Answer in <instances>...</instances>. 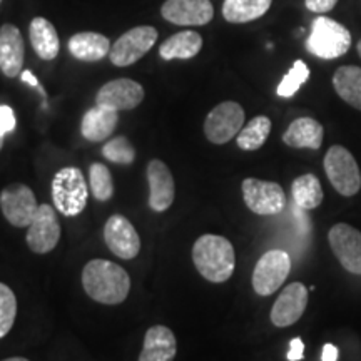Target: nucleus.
Listing matches in <instances>:
<instances>
[{
  "mask_svg": "<svg viewBox=\"0 0 361 361\" xmlns=\"http://www.w3.org/2000/svg\"><path fill=\"white\" fill-rule=\"evenodd\" d=\"M0 4H2V0H0Z\"/></svg>",
  "mask_w": 361,
  "mask_h": 361,
  "instance_id": "a19ab883",
  "label": "nucleus"
},
{
  "mask_svg": "<svg viewBox=\"0 0 361 361\" xmlns=\"http://www.w3.org/2000/svg\"><path fill=\"white\" fill-rule=\"evenodd\" d=\"M351 47V34L345 25L329 17L318 16L311 24V34L306 39V49L314 57L333 61L345 56Z\"/></svg>",
  "mask_w": 361,
  "mask_h": 361,
  "instance_id": "7ed1b4c3",
  "label": "nucleus"
},
{
  "mask_svg": "<svg viewBox=\"0 0 361 361\" xmlns=\"http://www.w3.org/2000/svg\"><path fill=\"white\" fill-rule=\"evenodd\" d=\"M144 101V87L133 79H116L104 84L96 96L97 106L114 111H133Z\"/></svg>",
  "mask_w": 361,
  "mask_h": 361,
  "instance_id": "dca6fc26",
  "label": "nucleus"
},
{
  "mask_svg": "<svg viewBox=\"0 0 361 361\" xmlns=\"http://www.w3.org/2000/svg\"><path fill=\"white\" fill-rule=\"evenodd\" d=\"M119 114L106 106L92 107L85 112L80 123V133L90 142H102L109 139L117 128Z\"/></svg>",
  "mask_w": 361,
  "mask_h": 361,
  "instance_id": "aec40b11",
  "label": "nucleus"
},
{
  "mask_svg": "<svg viewBox=\"0 0 361 361\" xmlns=\"http://www.w3.org/2000/svg\"><path fill=\"white\" fill-rule=\"evenodd\" d=\"M245 109L234 101L221 102L204 121V134L213 144H226L236 137L245 126Z\"/></svg>",
  "mask_w": 361,
  "mask_h": 361,
  "instance_id": "6e6552de",
  "label": "nucleus"
},
{
  "mask_svg": "<svg viewBox=\"0 0 361 361\" xmlns=\"http://www.w3.org/2000/svg\"><path fill=\"white\" fill-rule=\"evenodd\" d=\"M273 0H224L223 17L231 24H247L261 19L269 11Z\"/></svg>",
  "mask_w": 361,
  "mask_h": 361,
  "instance_id": "a878e982",
  "label": "nucleus"
},
{
  "mask_svg": "<svg viewBox=\"0 0 361 361\" xmlns=\"http://www.w3.org/2000/svg\"><path fill=\"white\" fill-rule=\"evenodd\" d=\"M104 241L112 255L121 259H134L141 251V238L128 218L114 214L104 226Z\"/></svg>",
  "mask_w": 361,
  "mask_h": 361,
  "instance_id": "ddd939ff",
  "label": "nucleus"
},
{
  "mask_svg": "<svg viewBox=\"0 0 361 361\" xmlns=\"http://www.w3.org/2000/svg\"><path fill=\"white\" fill-rule=\"evenodd\" d=\"M17 316V298L7 284L0 283V340L8 335Z\"/></svg>",
  "mask_w": 361,
  "mask_h": 361,
  "instance_id": "2f4dec72",
  "label": "nucleus"
},
{
  "mask_svg": "<svg viewBox=\"0 0 361 361\" xmlns=\"http://www.w3.org/2000/svg\"><path fill=\"white\" fill-rule=\"evenodd\" d=\"M146 174L149 183V207L156 213H164L173 204L176 196L173 174L159 159L149 162Z\"/></svg>",
  "mask_w": 361,
  "mask_h": 361,
  "instance_id": "f3484780",
  "label": "nucleus"
},
{
  "mask_svg": "<svg viewBox=\"0 0 361 361\" xmlns=\"http://www.w3.org/2000/svg\"><path fill=\"white\" fill-rule=\"evenodd\" d=\"M2 361H30V360L22 358V356H13V358H7V360H2Z\"/></svg>",
  "mask_w": 361,
  "mask_h": 361,
  "instance_id": "4c0bfd02",
  "label": "nucleus"
},
{
  "mask_svg": "<svg viewBox=\"0 0 361 361\" xmlns=\"http://www.w3.org/2000/svg\"><path fill=\"white\" fill-rule=\"evenodd\" d=\"M30 44L35 54L42 61H54L61 51V42H59V34L52 22L44 17H34L29 27Z\"/></svg>",
  "mask_w": 361,
  "mask_h": 361,
  "instance_id": "5701e85b",
  "label": "nucleus"
},
{
  "mask_svg": "<svg viewBox=\"0 0 361 361\" xmlns=\"http://www.w3.org/2000/svg\"><path fill=\"white\" fill-rule=\"evenodd\" d=\"M192 263L211 283H224L233 276L236 252L228 239L218 234H202L192 246Z\"/></svg>",
  "mask_w": 361,
  "mask_h": 361,
  "instance_id": "f03ea898",
  "label": "nucleus"
},
{
  "mask_svg": "<svg viewBox=\"0 0 361 361\" xmlns=\"http://www.w3.org/2000/svg\"><path fill=\"white\" fill-rule=\"evenodd\" d=\"M323 166L331 186L341 196L351 197L360 191L361 173L358 162L348 149L343 146H331L324 156Z\"/></svg>",
  "mask_w": 361,
  "mask_h": 361,
  "instance_id": "39448f33",
  "label": "nucleus"
},
{
  "mask_svg": "<svg viewBox=\"0 0 361 361\" xmlns=\"http://www.w3.org/2000/svg\"><path fill=\"white\" fill-rule=\"evenodd\" d=\"M333 87L343 101L361 111V67H338L333 75Z\"/></svg>",
  "mask_w": 361,
  "mask_h": 361,
  "instance_id": "393cba45",
  "label": "nucleus"
},
{
  "mask_svg": "<svg viewBox=\"0 0 361 361\" xmlns=\"http://www.w3.org/2000/svg\"><path fill=\"white\" fill-rule=\"evenodd\" d=\"M27 246L35 255H47L61 241V224L56 209L49 204H39L35 218L27 228Z\"/></svg>",
  "mask_w": 361,
  "mask_h": 361,
  "instance_id": "9b49d317",
  "label": "nucleus"
},
{
  "mask_svg": "<svg viewBox=\"0 0 361 361\" xmlns=\"http://www.w3.org/2000/svg\"><path fill=\"white\" fill-rule=\"evenodd\" d=\"M328 241L343 268L351 274H361V231L338 223L329 229Z\"/></svg>",
  "mask_w": 361,
  "mask_h": 361,
  "instance_id": "f8f14e48",
  "label": "nucleus"
},
{
  "mask_svg": "<svg viewBox=\"0 0 361 361\" xmlns=\"http://www.w3.org/2000/svg\"><path fill=\"white\" fill-rule=\"evenodd\" d=\"M322 360L323 361H338V348L331 343L323 346V353H322Z\"/></svg>",
  "mask_w": 361,
  "mask_h": 361,
  "instance_id": "e433bc0d",
  "label": "nucleus"
},
{
  "mask_svg": "<svg viewBox=\"0 0 361 361\" xmlns=\"http://www.w3.org/2000/svg\"><path fill=\"white\" fill-rule=\"evenodd\" d=\"M245 204L255 214L276 216L286 206V194L278 183L247 178L241 184Z\"/></svg>",
  "mask_w": 361,
  "mask_h": 361,
  "instance_id": "1a4fd4ad",
  "label": "nucleus"
},
{
  "mask_svg": "<svg viewBox=\"0 0 361 361\" xmlns=\"http://www.w3.org/2000/svg\"><path fill=\"white\" fill-rule=\"evenodd\" d=\"M291 271V258L286 251L271 250L258 259L252 271V288L256 295L269 296L286 281Z\"/></svg>",
  "mask_w": 361,
  "mask_h": 361,
  "instance_id": "423d86ee",
  "label": "nucleus"
},
{
  "mask_svg": "<svg viewBox=\"0 0 361 361\" xmlns=\"http://www.w3.org/2000/svg\"><path fill=\"white\" fill-rule=\"evenodd\" d=\"M24 39L19 27L4 24L0 27V71L8 79L22 74L24 67Z\"/></svg>",
  "mask_w": 361,
  "mask_h": 361,
  "instance_id": "a211bd4d",
  "label": "nucleus"
},
{
  "mask_svg": "<svg viewBox=\"0 0 361 361\" xmlns=\"http://www.w3.org/2000/svg\"><path fill=\"white\" fill-rule=\"evenodd\" d=\"M20 79H22V82H25V84L32 85V87H35V89H39V92L42 94V96L45 97V92H44V89L40 87V84H39V79L35 78V75L32 74V72H30V71H22V74H20Z\"/></svg>",
  "mask_w": 361,
  "mask_h": 361,
  "instance_id": "c9c22d12",
  "label": "nucleus"
},
{
  "mask_svg": "<svg viewBox=\"0 0 361 361\" xmlns=\"http://www.w3.org/2000/svg\"><path fill=\"white\" fill-rule=\"evenodd\" d=\"M271 133V119L266 116H256L243 126L236 135V144L243 151H258L268 141Z\"/></svg>",
  "mask_w": 361,
  "mask_h": 361,
  "instance_id": "cd10ccee",
  "label": "nucleus"
},
{
  "mask_svg": "<svg viewBox=\"0 0 361 361\" xmlns=\"http://www.w3.org/2000/svg\"><path fill=\"white\" fill-rule=\"evenodd\" d=\"M308 306V290L303 283H291L279 293L271 310V323L278 328L295 324Z\"/></svg>",
  "mask_w": 361,
  "mask_h": 361,
  "instance_id": "2eb2a0df",
  "label": "nucleus"
},
{
  "mask_svg": "<svg viewBox=\"0 0 361 361\" xmlns=\"http://www.w3.org/2000/svg\"><path fill=\"white\" fill-rule=\"evenodd\" d=\"M356 51H358L360 57H361V40H360V42H358V45H356Z\"/></svg>",
  "mask_w": 361,
  "mask_h": 361,
  "instance_id": "ea45409f",
  "label": "nucleus"
},
{
  "mask_svg": "<svg viewBox=\"0 0 361 361\" xmlns=\"http://www.w3.org/2000/svg\"><path fill=\"white\" fill-rule=\"evenodd\" d=\"M4 137H6V135H0V151H2L4 147Z\"/></svg>",
  "mask_w": 361,
  "mask_h": 361,
  "instance_id": "58836bf2",
  "label": "nucleus"
},
{
  "mask_svg": "<svg viewBox=\"0 0 361 361\" xmlns=\"http://www.w3.org/2000/svg\"><path fill=\"white\" fill-rule=\"evenodd\" d=\"M69 52L72 57L82 62H99L109 56L111 40L97 32H79L69 39Z\"/></svg>",
  "mask_w": 361,
  "mask_h": 361,
  "instance_id": "4be33fe9",
  "label": "nucleus"
},
{
  "mask_svg": "<svg viewBox=\"0 0 361 361\" xmlns=\"http://www.w3.org/2000/svg\"><path fill=\"white\" fill-rule=\"evenodd\" d=\"M157 30L152 25H137L121 35L112 44L109 59L116 67H129L154 47Z\"/></svg>",
  "mask_w": 361,
  "mask_h": 361,
  "instance_id": "0eeeda50",
  "label": "nucleus"
},
{
  "mask_svg": "<svg viewBox=\"0 0 361 361\" xmlns=\"http://www.w3.org/2000/svg\"><path fill=\"white\" fill-rule=\"evenodd\" d=\"M310 78V67L303 61H296L279 82L276 92L279 97H293Z\"/></svg>",
  "mask_w": 361,
  "mask_h": 361,
  "instance_id": "7c9ffc66",
  "label": "nucleus"
},
{
  "mask_svg": "<svg viewBox=\"0 0 361 361\" xmlns=\"http://www.w3.org/2000/svg\"><path fill=\"white\" fill-rule=\"evenodd\" d=\"M338 0H305V6L310 12L326 13L336 7Z\"/></svg>",
  "mask_w": 361,
  "mask_h": 361,
  "instance_id": "72a5a7b5",
  "label": "nucleus"
},
{
  "mask_svg": "<svg viewBox=\"0 0 361 361\" xmlns=\"http://www.w3.org/2000/svg\"><path fill=\"white\" fill-rule=\"evenodd\" d=\"M305 355V345L301 338H293L290 343V351H288V360L290 361H300Z\"/></svg>",
  "mask_w": 361,
  "mask_h": 361,
  "instance_id": "f704fd0d",
  "label": "nucleus"
},
{
  "mask_svg": "<svg viewBox=\"0 0 361 361\" xmlns=\"http://www.w3.org/2000/svg\"><path fill=\"white\" fill-rule=\"evenodd\" d=\"M176 353H178V343L174 333L168 326L156 324L146 331L139 361H174Z\"/></svg>",
  "mask_w": 361,
  "mask_h": 361,
  "instance_id": "6ab92c4d",
  "label": "nucleus"
},
{
  "mask_svg": "<svg viewBox=\"0 0 361 361\" xmlns=\"http://www.w3.org/2000/svg\"><path fill=\"white\" fill-rule=\"evenodd\" d=\"M82 286L89 298L102 305H121L130 291L129 273L107 259H92L82 269Z\"/></svg>",
  "mask_w": 361,
  "mask_h": 361,
  "instance_id": "f257e3e1",
  "label": "nucleus"
},
{
  "mask_svg": "<svg viewBox=\"0 0 361 361\" xmlns=\"http://www.w3.org/2000/svg\"><path fill=\"white\" fill-rule=\"evenodd\" d=\"M202 49V37L196 30H180V32L171 35L159 45V56L164 61H188L196 57Z\"/></svg>",
  "mask_w": 361,
  "mask_h": 361,
  "instance_id": "b1692460",
  "label": "nucleus"
},
{
  "mask_svg": "<svg viewBox=\"0 0 361 361\" xmlns=\"http://www.w3.org/2000/svg\"><path fill=\"white\" fill-rule=\"evenodd\" d=\"M89 197V188L82 171L74 166L62 168L54 176L52 200L56 209L66 218L79 216L85 209Z\"/></svg>",
  "mask_w": 361,
  "mask_h": 361,
  "instance_id": "20e7f679",
  "label": "nucleus"
},
{
  "mask_svg": "<svg viewBox=\"0 0 361 361\" xmlns=\"http://www.w3.org/2000/svg\"><path fill=\"white\" fill-rule=\"evenodd\" d=\"M291 196L300 209H314L323 202V188L314 174H303L291 184Z\"/></svg>",
  "mask_w": 361,
  "mask_h": 361,
  "instance_id": "bb28decb",
  "label": "nucleus"
},
{
  "mask_svg": "<svg viewBox=\"0 0 361 361\" xmlns=\"http://www.w3.org/2000/svg\"><path fill=\"white\" fill-rule=\"evenodd\" d=\"M324 129L313 117H300L288 126L283 134V142L295 149H316L322 147Z\"/></svg>",
  "mask_w": 361,
  "mask_h": 361,
  "instance_id": "412c9836",
  "label": "nucleus"
},
{
  "mask_svg": "<svg viewBox=\"0 0 361 361\" xmlns=\"http://www.w3.org/2000/svg\"><path fill=\"white\" fill-rule=\"evenodd\" d=\"M102 156L107 161L116 162V164L129 166L135 159V149L133 144L128 141V137L119 135V137L111 139L102 146Z\"/></svg>",
  "mask_w": 361,
  "mask_h": 361,
  "instance_id": "c756f323",
  "label": "nucleus"
},
{
  "mask_svg": "<svg viewBox=\"0 0 361 361\" xmlns=\"http://www.w3.org/2000/svg\"><path fill=\"white\" fill-rule=\"evenodd\" d=\"M161 16L169 24L197 27L213 20L214 7L211 0H166L161 7Z\"/></svg>",
  "mask_w": 361,
  "mask_h": 361,
  "instance_id": "4468645a",
  "label": "nucleus"
},
{
  "mask_svg": "<svg viewBox=\"0 0 361 361\" xmlns=\"http://www.w3.org/2000/svg\"><path fill=\"white\" fill-rule=\"evenodd\" d=\"M89 184L90 192L97 201H109L114 196V180L112 174L106 164L94 162L89 169Z\"/></svg>",
  "mask_w": 361,
  "mask_h": 361,
  "instance_id": "c85d7f7f",
  "label": "nucleus"
},
{
  "mask_svg": "<svg viewBox=\"0 0 361 361\" xmlns=\"http://www.w3.org/2000/svg\"><path fill=\"white\" fill-rule=\"evenodd\" d=\"M0 209L4 218L16 228H29L37 213L39 204L32 189L16 183L4 188L0 192Z\"/></svg>",
  "mask_w": 361,
  "mask_h": 361,
  "instance_id": "9d476101",
  "label": "nucleus"
},
{
  "mask_svg": "<svg viewBox=\"0 0 361 361\" xmlns=\"http://www.w3.org/2000/svg\"><path fill=\"white\" fill-rule=\"evenodd\" d=\"M17 126L16 114H13L12 107L0 106V135H6L12 133Z\"/></svg>",
  "mask_w": 361,
  "mask_h": 361,
  "instance_id": "473e14b6",
  "label": "nucleus"
}]
</instances>
